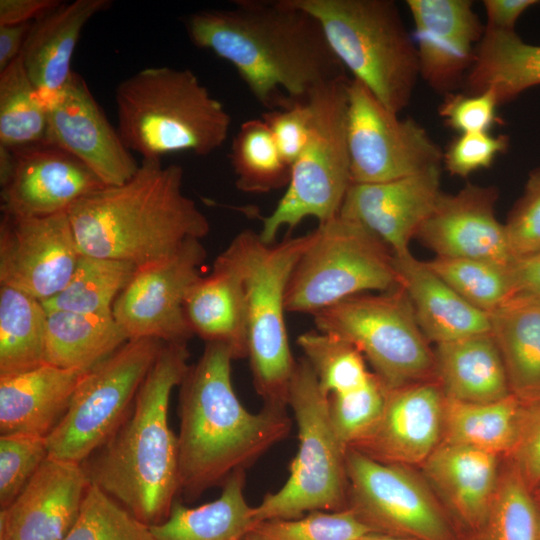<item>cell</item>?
I'll return each mask as SVG.
<instances>
[{"instance_id": "cell-10", "label": "cell", "mask_w": 540, "mask_h": 540, "mask_svg": "<svg viewBox=\"0 0 540 540\" xmlns=\"http://www.w3.org/2000/svg\"><path fill=\"white\" fill-rule=\"evenodd\" d=\"M392 250L340 215L319 224L286 290V311L315 313L349 297L399 288Z\"/></svg>"}, {"instance_id": "cell-44", "label": "cell", "mask_w": 540, "mask_h": 540, "mask_svg": "<svg viewBox=\"0 0 540 540\" xmlns=\"http://www.w3.org/2000/svg\"><path fill=\"white\" fill-rule=\"evenodd\" d=\"M387 388L372 373L362 387L328 396L332 425L348 449L366 439L379 423L386 403Z\"/></svg>"}, {"instance_id": "cell-38", "label": "cell", "mask_w": 540, "mask_h": 540, "mask_svg": "<svg viewBox=\"0 0 540 540\" xmlns=\"http://www.w3.org/2000/svg\"><path fill=\"white\" fill-rule=\"evenodd\" d=\"M229 156L236 186L243 192L266 193L287 187L289 183L291 166L262 118L241 124Z\"/></svg>"}, {"instance_id": "cell-53", "label": "cell", "mask_w": 540, "mask_h": 540, "mask_svg": "<svg viewBox=\"0 0 540 540\" xmlns=\"http://www.w3.org/2000/svg\"><path fill=\"white\" fill-rule=\"evenodd\" d=\"M61 3L59 0H1L0 26L33 23Z\"/></svg>"}, {"instance_id": "cell-39", "label": "cell", "mask_w": 540, "mask_h": 540, "mask_svg": "<svg viewBox=\"0 0 540 540\" xmlns=\"http://www.w3.org/2000/svg\"><path fill=\"white\" fill-rule=\"evenodd\" d=\"M297 344L327 396L356 390L372 376L362 353L339 336L308 331L298 336Z\"/></svg>"}, {"instance_id": "cell-23", "label": "cell", "mask_w": 540, "mask_h": 540, "mask_svg": "<svg viewBox=\"0 0 540 540\" xmlns=\"http://www.w3.org/2000/svg\"><path fill=\"white\" fill-rule=\"evenodd\" d=\"M445 398L437 377L387 389L379 423L351 448L381 462L423 463L441 443Z\"/></svg>"}, {"instance_id": "cell-2", "label": "cell", "mask_w": 540, "mask_h": 540, "mask_svg": "<svg viewBox=\"0 0 540 540\" xmlns=\"http://www.w3.org/2000/svg\"><path fill=\"white\" fill-rule=\"evenodd\" d=\"M233 360L226 345L207 342L179 385V486L187 499L223 486L291 430L284 407L264 404L258 413L243 407L232 385Z\"/></svg>"}, {"instance_id": "cell-27", "label": "cell", "mask_w": 540, "mask_h": 540, "mask_svg": "<svg viewBox=\"0 0 540 540\" xmlns=\"http://www.w3.org/2000/svg\"><path fill=\"white\" fill-rule=\"evenodd\" d=\"M425 475L468 527L481 530L498 484V455L441 442L423 462Z\"/></svg>"}, {"instance_id": "cell-40", "label": "cell", "mask_w": 540, "mask_h": 540, "mask_svg": "<svg viewBox=\"0 0 540 540\" xmlns=\"http://www.w3.org/2000/svg\"><path fill=\"white\" fill-rule=\"evenodd\" d=\"M540 511L517 469L500 473L482 540H540Z\"/></svg>"}, {"instance_id": "cell-45", "label": "cell", "mask_w": 540, "mask_h": 540, "mask_svg": "<svg viewBox=\"0 0 540 540\" xmlns=\"http://www.w3.org/2000/svg\"><path fill=\"white\" fill-rule=\"evenodd\" d=\"M49 456L47 437L0 435V507H7Z\"/></svg>"}, {"instance_id": "cell-32", "label": "cell", "mask_w": 540, "mask_h": 540, "mask_svg": "<svg viewBox=\"0 0 540 540\" xmlns=\"http://www.w3.org/2000/svg\"><path fill=\"white\" fill-rule=\"evenodd\" d=\"M245 471L233 473L220 496L198 507L175 501L168 517L149 526L155 540H244L258 523L244 494Z\"/></svg>"}, {"instance_id": "cell-46", "label": "cell", "mask_w": 540, "mask_h": 540, "mask_svg": "<svg viewBox=\"0 0 540 540\" xmlns=\"http://www.w3.org/2000/svg\"><path fill=\"white\" fill-rule=\"evenodd\" d=\"M504 227L514 261L540 252V166L529 173Z\"/></svg>"}, {"instance_id": "cell-43", "label": "cell", "mask_w": 540, "mask_h": 540, "mask_svg": "<svg viewBox=\"0 0 540 540\" xmlns=\"http://www.w3.org/2000/svg\"><path fill=\"white\" fill-rule=\"evenodd\" d=\"M64 540H155L150 527L90 483L78 518Z\"/></svg>"}, {"instance_id": "cell-12", "label": "cell", "mask_w": 540, "mask_h": 540, "mask_svg": "<svg viewBox=\"0 0 540 540\" xmlns=\"http://www.w3.org/2000/svg\"><path fill=\"white\" fill-rule=\"evenodd\" d=\"M164 343L130 339L91 368L47 436L49 456L84 463L117 430Z\"/></svg>"}, {"instance_id": "cell-35", "label": "cell", "mask_w": 540, "mask_h": 540, "mask_svg": "<svg viewBox=\"0 0 540 540\" xmlns=\"http://www.w3.org/2000/svg\"><path fill=\"white\" fill-rule=\"evenodd\" d=\"M47 315L41 301L0 286V376L22 373L46 363Z\"/></svg>"}, {"instance_id": "cell-55", "label": "cell", "mask_w": 540, "mask_h": 540, "mask_svg": "<svg viewBox=\"0 0 540 540\" xmlns=\"http://www.w3.org/2000/svg\"><path fill=\"white\" fill-rule=\"evenodd\" d=\"M16 168L14 150L0 145V185L5 186L12 178Z\"/></svg>"}, {"instance_id": "cell-28", "label": "cell", "mask_w": 540, "mask_h": 540, "mask_svg": "<svg viewBox=\"0 0 540 540\" xmlns=\"http://www.w3.org/2000/svg\"><path fill=\"white\" fill-rule=\"evenodd\" d=\"M185 312L193 334L226 345L235 359L248 356L246 299L241 277L220 258L190 289Z\"/></svg>"}, {"instance_id": "cell-7", "label": "cell", "mask_w": 540, "mask_h": 540, "mask_svg": "<svg viewBox=\"0 0 540 540\" xmlns=\"http://www.w3.org/2000/svg\"><path fill=\"white\" fill-rule=\"evenodd\" d=\"M320 23L336 58L390 111L409 104L420 76L415 42L391 0H292Z\"/></svg>"}, {"instance_id": "cell-18", "label": "cell", "mask_w": 540, "mask_h": 540, "mask_svg": "<svg viewBox=\"0 0 540 540\" xmlns=\"http://www.w3.org/2000/svg\"><path fill=\"white\" fill-rule=\"evenodd\" d=\"M420 76L437 93L448 95L464 84L485 27L470 0H407Z\"/></svg>"}, {"instance_id": "cell-8", "label": "cell", "mask_w": 540, "mask_h": 540, "mask_svg": "<svg viewBox=\"0 0 540 540\" xmlns=\"http://www.w3.org/2000/svg\"><path fill=\"white\" fill-rule=\"evenodd\" d=\"M288 405L298 427V451L290 463L286 483L254 507L257 522L295 519L306 511L334 512L348 507L347 448L332 425L329 398L304 357L295 362Z\"/></svg>"}, {"instance_id": "cell-25", "label": "cell", "mask_w": 540, "mask_h": 540, "mask_svg": "<svg viewBox=\"0 0 540 540\" xmlns=\"http://www.w3.org/2000/svg\"><path fill=\"white\" fill-rule=\"evenodd\" d=\"M89 370L45 363L22 373L0 376V434L47 437Z\"/></svg>"}, {"instance_id": "cell-5", "label": "cell", "mask_w": 540, "mask_h": 540, "mask_svg": "<svg viewBox=\"0 0 540 540\" xmlns=\"http://www.w3.org/2000/svg\"><path fill=\"white\" fill-rule=\"evenodd\" d=\"M117 131L142 159L173 152L207 156L226 141L231 116L190 69L148 67L115 89Z\"/></svg>"}, {"instance_id": "cell-48", "label": "cell", "mask_w": 540, "mask_h": 540, "mask_svg": "<svg viewBox=\"0 0 540 540\" xmlns=\"http://www.w3.org/2000/svg\"><path fill=\"white\" fill-rule=\"evenodd\" d=\"M508 147L509 137L506 135L494 136L489 132L460 134L450 142L442 161L451 175L467 177L491 166Z\"/></svg>"}, {"instance_id": "cell-56", "label": "cell", "mask_w": 540, "mask_h": 540, "mask_svg": "<svg viewBox=\"0 0 540 540\" xmlns=\"http://www.w3.org/2000/svg\"><path fill=\"white\" fill-rule=\"evenodd\" d=\"M359 540H415L406 537L392 536L382 533H370Z\"/></svg>"}, {"instance_id": "cell-20", "label": "cell", "mask_w": 540, "mask_h": 540, "mask_svg": "<svg viewBox=\"0 0 540 540\" xmlns=\"http://www.w3.org/2000/svg\"><path fill=\"white\" fill-rule=\"evenodd\" d=\"M14 152L15 172L1 187L2 215L28 218L68 213L79 200L106 186L83 162L52 144L42 142Z\"/></svg>"}, {"instance_id": "cell-9", "label": "cell", "mask_w": 540, "mask_h": 540, "mask_svg": "<svg viewBox=\"0 0 540 540\" xmlns=\"http://www.w3.org/2000/svg\"><path fill=\"white\" fill-rule=\"evenodd\" d=\"M345 75L315 87L308 95L313 119L309 139L291 166L290 180L272 213L263 218L259 233L267 244L277 233L296 227L307 217L319 224L339 214L351 184L347 142Z\"/></svg>"}, {"instance_id": "cell-41", "label": "cell", "mask_w": 540, "mask_h": 540, "mask_svg": "<svg viewBox=\"0 0 540 540\" xmlns=\"http://www.w3.org/2000/svg\"><path fill=\"white\" fill-rule=\"evenodd\" d=\"M425 263L464 300L487 314L510 296L509 267L478 259L439 256Z\"/></svg>"}, {"instance_id": "cell-26", "label": "cell", "mask_w": 540, "mask_h": 540, "mask_svg": "<svg viewBox=\"0 0 540 540\" xmlns=\"http://www.w3.org/2000/svg\"><path fill=\"white\" fill-rule=\"evenodd\" d=\"M400 287L408 296L416 320L435 344L490 332L489 315L464 300L411 252L393 253Z\"/></svg>"}, {"instance_id": "cell-37", "label": "cell", "mask_w": 540, "mask_h": 540, "mask_svg": "<svg viewBox=\"0 0 540 540\" xmlns=\"http://www.w3.org/2000/svg\"><path fill=\"white\" fill-rule=\"evenodd\" d=\"M48 108L19 56L0 71V145L19 149L45 142Z\"/></svg>"}, {"instance_id": "cell-54", "label": "cell", "mask_w": 540, "mask_h": 540, "mask_svg": "<svg viewBox=\"0 0 540 540\" xmlns=\"http://www.w3.org/2000/svg\"><path fill=\"white\" fill-rule=\"evenodd\" d=\"M32 23L0 26V71L17 59Z\"/></svg>"}, {"instance_id": "cell-17", "label": "cell", "mask_w": 540, "mask_h": 540, "mask_svg": "<svg viewBox=\"0 0 540 540\" xmlns=\"http://www.w3.org/2000/svg\"><path fill=\"white\" fill-rule=\"evenodd\" d=\"M46 143L70 153L89 167L106 186L121 185L139 165L126 148L85 80L73 71L48 106Z\"/></svg>"}, {"instance_id": "cell-1", "label": "cell", "mask_w": 540, "mask_h": 540, "mask_svg": "<svg viewBox=\"0 0 540 540\" xmlns=\"http://www.w3.org/2000/svg\"><path fill=\"white\" fill-rule=\"evenodd\" d=\"M185 29L271 110L306 101L315 87L344 75L318 20L292 0H236L229 9L190 14Z\"/></svg>"}, {"instance_id": "cell-11", "label": "cell", "mask_w": 540, "mask_h": 540, "mask_svg": "<svg viewBox=\"0 0 540 540\" xmlns=\"http://www.w3.org/2000/svg\"><path fill=\"white\" fill-rule=\"evenodd\" d=\"M313 316L316 330L352 343L387 389L436 378L434 351L401 287L355 295Z\"/></svg>"}, {"instance_id": "cell-57", "label": "cell", "mask_w": 540, "mask_h": 540, "mask_svg": "<svg viewBox=\"0 0 540 540\" xmlns=\"http://www.w3.org/2000/svg\"><path fill=\"white\" fill-rule=\"evenodd\" d=\"M534 500L538 507H540V483L538 486L532 491Z\"/></svg>"}, {"instance_id": "cell-36", "label": "cell", "mask_w": 540, "mask_h": 540, "mask_svg": "<svg viewBox=\"0 0 540 540\" xmlns=\"http://www.w3.org/2000/svg\"><path fill=\"white\" fill-rule=\"evenodd\" d=\"M137 266L131 262L81 254L64 289L42 302L47 311L113 313V305Z\"/></svg>"}, {"instance_id": "cell-6", "label": "cell", "mask_w": 540, "mask_h": 540, "mask_svg": "<svg viewBox=\"0 0 540 540\" xmlns=\"http://www.w3.org/2000/svg\"><path fill=\"white\" fill-rule=\"evenodd\" d=\"M312 232L267 244L259 233H239L218 255L241 277L247 315L248 358L253 383L264 404L286 408L296 360L285 323L286 290Z\"/></svg>"}, {"instance_id": "cell-4", "label": "cell", "mask_w": 540, "mask_h": 540, "mask_svg": "<svg viewBox=\"0 0 540 540\" xmlns=\"http://www.w3.org/2000/svg\"><path fill=\"white\" fill-rule=\"evenodd\" d=\"M180 165L142 159L125 183L104 186L68 211L81 254L141 267L202 240L210 230L204 213L183 191Z\"/></svg>"}, {"instance_id": "cell-3", "label": "cell", "mask_w": 540, "mask_h": 540, "mask_svg": "<svg viewBox=\"0 0 540 540\" xmlns=\"http://www.w3.org/2000/svg\"><path fill=\"white\" fill-rule=\"evenodd\" d=\"M189 356L187 343H164L124 421L82 463L91 484L148 526L168 517L180 492L177 436L168 409Z\"/></svg>"}, {"instance_id": "cell-22", "label": "cell", "mask_w": 540, "mask_h": 540, "mask_svg": "<svg viewBox=\"0 0 540 540\" xmlns=\"http://www.w3.org/2000/svg\"><path fill=\"white\" fill-rule=\"evenodd\" d=\"M89 485L82 464L48 456L19 495L0 510V540H64Z\"/></svg>"}, {"instance_id": "cell-42", "label": "cell", "mask_w": 540, "mask_h": 540, "mask_svg": "<svg viewBox=\"0 0 540 540\" xmlns=\"http://www.w3.org/2000/svg\"><path fill=\"white\" fill-rule=\"evenodd\" d=\"M376 533L352 509L312 511L295 519L258 522L244 540H359Z\"/></svg>"}, {"instance_id": "cell-24", "label": "cell", "mask_w": 540, "mask_h": 540, "mask_svg": "<svg viewBox=\"0 0 540 540\" xmlns=\"http://www.w3.org/2000/svg\"><path fill=\"white\" fill-rule=\"evenodd\" d=\"M110 5V0L61 3L32 23L20 57L47 108L73 73L71 61L85 25Z\"/></svg>"}, {"instance_id": "cell-13", "label": "cell", "mask_w": 540, "mask_h": 540, "mask_svg": "<svg viewBox=\"0 0 540 540\" xmlns=\"http://www.w3.org/2000/svg\"><path fill=\"white\" fill-rule=\"evenodd\" d=\"M347 95L351 182H386L441 164L443 151L416 121L400 119L356 79Z\"/></svg>"}, {"instance_id": "cell-49", "label": "cell", "mask_w": 540, "mask_h": 540, "mask_svg": "<svg viewBox=\"0 0 540 540\" xmlns=\"http://www.w3.org/2000/svg\"><path fill=\"white\" fill-rule=\"evenodd\" d=\"M283 158L290 166L304 149L312 127V109L308 101L271 110L262 116Z\"/></svg>"}, {"instance_id": "cell-47", "label": "cell", "mask_w": 540, "mask_h": 540, "mask_svg": "<svg viewBox=\"0 0 540 540\" xmlns=\"http://www.w3.org/2000/svg\"><path fill=\"white\" fill-rule=\"evenodd\" d=\"M498 106L492 89L479 94L451 93L445 95L438 113L448 127L460 134L485 133L498 121Z\"/></svg>"}, {"instance_id": "cell-50", "label": "cell", "mask_w": 540, "mask_h": 540, "mask_svg": "<svg viewBox=\"0 0 540 540\" xmlns=\"http://www.w3.org/2000/svg\"><path fill=\"white\" fill-rule=\"evenodd\" d=\"M509 455L512 465L533 491L540 483V398L523 402L518 438Z\"/></svg>"}, {"instance_id": "cell-34", "label": "cell", "mask_w": 540, "mask_h": 540, "mask_svg": "<svg viewBox=\"0 0 540 540\" xmlns=\"http://www.w3.org/2000/svg\"><path fill=\"white\" fill-rule=\"evenodd\" d=\"M523 402L513 394L498 401L473 403L446 396L442 441L510 454L520 427Z\"/></svg>"}, {"instance_id": "cell-15", "label": "cell", "mask_w": 540, "mask_h": 540, "mask_svg": "<svg viewBox=\"0 0 540 540\" xmlns=\"http://www.w3.org/2000/svg\"><path fill=\"white\" fill-rule=\"evenodd\" d=\"M206 255L201 240L192 239L172 255L137 268L113 305L114 318L129 340L188 342L193 332L185 301L202 277Z\"/></svg>"}, {"instance_id": "cell-31", "label": "cell", "mask_w": 540, "mask_h": 540, "mask_svg": "<svg viewBox=\"0 0 540 540\" xmlns=\"http://www.w3.org/2000/svg\"><path fill=\"white\" fill-rule=\"evenodd\" d=\"M463 85L465 94L492 89L499 105L512 101L540 85V45L523 41L515 31L485 28Z\"/></svg>"}, {"instance_id": "cell-33", "label": "cell", "mask_w": 540, "mask_h": 540, "mask_svg": "<svg viewBox=\"0 0 540 540\" xmlns=\"http://www.w3.org/2000/svg\"><path fill=\"white\" fill-rule=\"evenodd\" d=\"M46 363L67 369H91L129 339L113 313L47 311Z\"/></svg>"}, {"instance_id": "cell-52", "label": "cell", "mask_w": 540, "mask_h": 540, "mask_svg": "<svg viewBox=\"0 0 540 540\" xmlns=\"http://www.w3.org/2000/svg\"><path fill=\"white\" fill-rule=\"evenodd\" d=\"M537 0H484L487 24L486 29L514 31L520 16L530 7L537 5Z\"/></svg>"}, {"instance_id": "cell-19", "label": "cell", "mask_w": 540, "mask_h": 540, "mask_svg": "<svg viewBox=\"0 0 540 540\" xmlns=\"http://www.w3.org/2000/svg\"><path fill=\"white\" fill-rule=\"evenodd\" d=\"M494 186L466 184L455 194L442 193L416 238L439 257L470 258L510 267L504 224L496 217Z\"/></svg>"}, {"instance_id": "cell-14", "label": "cell", "mask_w": 540, "mask_h": 540, "mask_svg": "<svg viewBox=\"0 0 540 540\" xmlns=\"http://www.w3.org/2000/svg\"><path fill=\"white\" fill-rule=\"evenodd\" d=\"M348 507L376 533L415 540H454L424 482L405 465L348 448Z\"/></svg>"}, {"instance_id": "cell-16", "label": "cell", "mask_w": 540, "mask_h": 540, "mask_svg": "<svg viewBox=\"0 0 540 540\" xmlns=\"http://www.w3.org/2000/svg\"><path fill=\"white\" fill-rule=\"evenodd\" d=\"M80 255L67 212L1 218L0 286L44 302L64 289Z\"/></svg>"}, {"instance_id": "cell-30", "label": "cell", "mask_w": 540, "mask_h": 540, "mask_svg": "<svg viewBox=\"0 0 540 540\" xmlns=\"http://www.w3.org/2000/svg\"><path fill=\"white\" fill-rule=\"evenodd\" d=\"M488 315L511 393L522 402L539 399L540 302L511 297Z\"/></svg>"}, {"instance_id": "cell-29", "label": "cell", "mask_w": 540, "mask_h": 540, "mask_svg": "<svg viewBox=\"0 0 540 540\" xmlns=\"http://www.w3.org/2000/svg\"><path fill=\"white\" fill-rule=\"evenodd\" d=\"M434 358L436 377L449 398L486 403L512 394L491 332L438 343Z\"/></svg>"}, {"instance_id": "cell-21", "label": "cell", "mask_w": 540, "mask_h": 540, "mask_svg": "<svg viewBox=\"0 0 540 540\" xmlns=\"http://www.w3.org/2000/svg\"><path fill=\"white\" fill-rule=\"evenodd\" d=\"M440 187V165L386 182H351L338 215L362 224L394 254H404L434 209Z\"/></svg>"}, {"instance_id": "cell-51", "label": "cell", "mask_w": 540, "mask_h": 540, "mask_svg": "<svg viewBox=\"0 0 540 540\" xmlns=\"http://www.w3.org/2000/svg\"><path fill=\"white\" fill-rule=\"evenodd\" d=\"M510 296L540 302V252L509 267ZM508 298V299H509Z\"/></svg>"}, {"instance_id": "cell-58", "label": "cell", "mask_w": 540, "mask_h": 540, "mask_svg": "<svg viewBox=\"0 0 540 540\" xmlns=\"http://www.w3.org/2000/svg\"><path fill=\"white\" fill-rule=\"evenodd\" d=\"M539 537H540V521H539Z\"/></svg>"}]
</instances>
